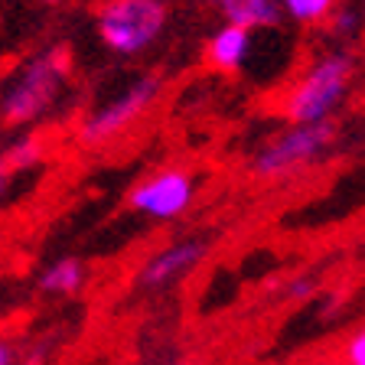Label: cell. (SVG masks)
I'll return each instance as SVG.
<instances>
[{
  "label": "cell",
  "mask_w": 365,
  "mask_h": 365,
  "mask_svg": "<svg viewBox=\"0 0 365 365\" xmlns=\"http://www.w3.org/2000/svg\"><path fill=\"white\" fill-rule=\"evenodd\" d=\"M205 251H209V242H205V238H196V235L163 245V248L153 251L150 258L140 264L137 284L144 290L170 287L173 281H182L192 267H199V261L205 258Z\"/></svg>",
  "instance_id": "obj_7"
},
{
  "label": "cell",
  "mask_w": 365,
  "mask_h": 365,
  "mask_svg": "<svg viewBox=\"0 0 365 365\" xmlns=\"http://www.w3.org/2000/svg\"><path fill=\"white\" fill-rule=\"evenodd\" d=\"M352 82V59L346 53L319 56L304 78L287 91L284 114L290 124H323L342 105Z\"/></svg>",
  "instance_id": "obj_1"
},
{
  "label": "cell",
  "mask_w": 365,
  "mask_h": 365,
  "mask_svg": "<svg viewBox=\"0 0 365 365\" xmlns=\"http://www.w3.org/2000/svg\"><path fill=\"white\" fill-rule=\"evenodd\" d=\"M342 365H365V323L342 346Z\"/></svg>",
  "instance_id": "obj_13"
},
{
  "label": "cell",
  "mask_w": 365,
  "mask_h": 365,
  "mask_svg": "<svg viewBox=\"0 0 365 365\" xmlns=\"http://www.w3.org/2000/svg\"><path fill=\"white\" fill-rule=\"evenodd\" d=\"M313 294V277H297L294 284H290V297H297V300H304V297Z\"/></svg>",
  "instance_id": "obj_15"
},
{
  "label": "cell",
  "mask_w": 365,
  "mask_h": 365,
  "mask_svg": "<svg viewBox=\"0 0 365 365\" xmlns=\"http://www.w3.org/2000/svg\"><path fill=\"white\" fill-rule=\"evenodd\" d=\"M157 95H160L157 78H137V82H130L128 88L118 91L111 101L95 108L82 121V128H78L82 144L98 147V144H105V140H111V137H118L121 130H128L130 124L157 101Z\"/></svg>",
  "instance_id": "obj_5"
},
{
  "label": "cell",
  "mask_w": 365,
  "mask_h": 365,
  "mask_svg": "<svg viewBox=\"0 0 365 365\" xmlns=\"http://www.w3.org/2000/svg\"><path fill=\"white\" fill-rule=\"evenodd\" d=\"M205 56H209V62H212L215 68H222V72H238L251 56V30L235 26V23H225V26L209 39Z\"/></svg>",
  "instance_id": "obj_8"
},
{
  "label": "cell",
  "mask_w": 365,
  "mask_h": 365,
  "mask_svg": "<svg viewBox=\"0 0 365 365\" xmlns=\"http://www.w3.org/2000/svg\"><path fill=\"white\" fill-rule=\"evenodd\" d=\"M39 157H43V147H39L36 137H20V140H14L10 150L4 153V163H7L10 170H20V167H33Z\"/></svg>",
  "instance_id": "obj_12"
},
{
  "label": "cell",
  "mask_w": 365,
  "mask_h": 365,
  "mask_svg": "<svg viewBox=\"0 0 365 365\" xmlns=\"http://www.w3.org/2000/svg\"><path fill=\"white\" fill-rule=\"evenodd\" d=\"M0 365H14V356H10L7 342H0Z\"/></svg>",
  "instance_id": "obj_17"
},
{
  "label": "cell",
  "mask_w": 365,
  "mask_h": 365,
  "mask_svg": "<svg viewBox=\"0 0 365 365\" xmlns=\"http://www.w3.org/2000/svg\"><path fill=\"white\" fill-rule=\"evenodd\" d=\"M186 365H192V362H186Z\"/></svg>",
  "instance_id": "obj_18"
},
{
  "label": "cell",
  "mask_w": 365,
  "mask_h": 365,
  "mask_svg": "<svg viewBox=\"0 0 365 365\" xmlns=\"http://www.w3.org/2000/svg\"><path fill=\"white\" fill-rule=\"evenodd\" d=\"M277 4L294 23H307V26L329 20L333 10L339 7V0H277Z\"/></svg>",
  "instance_id": "obj_11"
},
{
  "label": "cell",
  "mask_w": 365,
  "mask_h": 365,
  "mask_svg": "<svg viewBox=\"0 0 365 365\" xmlns=\"http://www.w3.org/2000/svg\"><path fill=\"white\" fill-rule=\"evenodd\" d=\"M101 43L118 56H140L167 26L163 0H105L95 14Z\"/></svg>",
  "instance_id": "obj_2"
},
{
  "label": "cell",
  "mask_w": 365,
  "mask_h": 365,
  "mask_svg": "<svg viewBox=\"0 0 365 365\" xmlns=\"http://www.w3.org/2000/svg\"><path fill=\"white\" fill-rule=\"evenodd\" d=\"M49 4H53V0H49Z\"/></svg>",
  "instance_id": "obj_19"
},
{
  "label": "cell",
  "mask_w": 365,
  "mask_h": 365,
  "mask_svg": "<svg viewBox=\"0 0 365 365\" xmlns=\"http://www.w3.org/2000/svg\"><path fill=\"white\" fill-rule=\"evenodd\" d=\"M333 124H294L290 130L277 134L271 144H264L255 160H251V173L258 180H284V176L297 173L300 167H310L313 160H319L333 144Z\"/></svg>",
  "instance_id": "obj_4"
},
{
  "label": "cell",
  "mask_w": 365,
  "mask_h": 365,
  "mask_svg": "<svg viewBox=\"0 0 365 365\" xmlns=\"http://www.w3.org/2000/svg\"><path fill=\"white\" fill-rule=\"evenodd\" d=\"M7 190H10V167L0 160V205H4V199H7Z\"/></svg>",
  "instance_id": "obj_16"
},
{
  "label": "cell",
  "mask_w": 365,
  "mask_h": 365,
  "mask_svg": "<svg viewBox=\"0 0 365 365\" xmlns=\"http://www.w3.org/2000/svg\"><path fill=\"white\" fill-rule=\"evenodd\" d=\"M333 30L336 33H352L359 26V10L356 7H349V4H339V7L333 10Z\"/></svg>",
  "instance_id": "obj_14"
},
{
  "label": "cell",
  "mask_w": 365,
  "mask_h": 365,
  "mask_svg": "<svg viewBox=\"0 0 365 365\" xmlns=\"http://www.w3.org/2000/svg\"><path fill=\"white\" fill-rule=\"evenodd\" d=\"M225 23H235L245 30H267L281 23V4L277 0H215Z\"/></svg>",
  "instance_id": "obj_9"
},
{
  "label": "cell",
  "mask_w": 365,
  "mask_h": 365,
  "mask_svg": "<svg viewBox=\"0 0 365 365\" xmlns=\"http://www.w3.org/2000/svg\"><path fill=\"white\" fill-rule=\"evenodd\" d=\"M39 287L56 297H72L85 287V264L78 258H59L39 277Z\"/></svg>",
  "instance_id": "obj_10"
},
{
  "label": "cell",
  "mask_w": 365,
  "mask_h": 365,
  "mask_svg": "<svg viewBox=\"0 0 365 365\" xmlns=\"http://www.w3.org/2000/svg\"><path fill=\"white\" fill-rule=\"evenodd\" d=\"M192 199H196V182L186 170H160L130 190L128 202L137 215H147L153 222H170L180 219L192 205Z\"/></svg>",
  "instance_id": "obj_6"
},
{
  "label": "cell",
  "mask_w": 365,
  "mask_h": 365,
  "mask_svg": "<svg viewBox=\"0 0 365 365\" xmlns=\"http://www.w3.org/2000/svg\"><path fill=\"white\" fill-rule=\"evenodd\" d=\"M66 78V62L56 53H39L23 62L16 78L0 98V114L7 124H30L53 108Z\"/></svg>",
  "instance_id": "obj_3"
}]
</instances>
